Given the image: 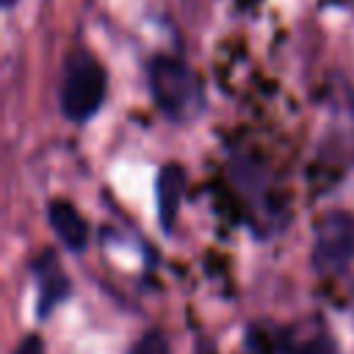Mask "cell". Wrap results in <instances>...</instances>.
<instances>
[{
	"label": "cell",
	"instance_id": "1",
	"mask_svg": "<svg viewBox=\"0 0 354 354\" xmlns=\"http://www.w3.org/2000/svg\"><path fill=\"white\" fill-rule=\"evenodd\" d=\"M149 91L155 105L171 122H188L202 108V88L194 69L177 55H155L149 61Z\"/></svg>",
	"mask_w": 354,
	"mask_h": 354
},
{
	"label": "cell",
	"instance_id": "7",
	"mask_svg": "<svg viewBox=\"0 0 354 354\" xmlns=\"http://www.w3.org/2000/svg\"><path fill=\"white\" fill-rule=\"evenodd\" d=\"M47 221L50 230L55 232V238L61 241V246H66L69 252H83L88 243V224L80 216V210L66 202V199H53L47 205Z\"/></svg>",
	"mask_w": 354,
	"mask_h": 354
},
{
	"label": "cell",
	"instance_id": "6",
	"mask_svg": "<svg viewBox=\"0 0 354 354\" xmlns=\"http://www.w3.org/2000/svg\"><path fill=\"white\" fill-rule=\"evenodd\" d=\"M183 194H185V169L180 163H163L155 180V205H158V224L166 235L174 230Z\"/></svg>",
	"mask_w": 354,
	"mask_h": 354
},
{
	"label": "cell",
	"instance_id": "3",
	"mask_svg": "<svg viewBox=\"0 0 354 354\" xmlns=\"http://www.w3.org/2000/svg\"><path fill=\"white\" fill-rule=\"evenodd\" d=\"M310 260L318 274H337L354 263V213L329 210L315 221Z\"/></svg>",
	"mask_w": 354,
	"mask_h": 354
},
{
	"label": "cell",
	"instance_id": "2",
	"mask_svg": "<svg viewBox=\"0 0 354 354\" xmlns=\"http://www.w3.org/2000/svg\"><path fill=\"white\" fill-rule=\"evenodd\" d=\"M105 94H108V75L102 64L86 50L72 53L64 61V77L58 91L61 113L69 122L83 124L102 108Z\"/></svg>",
	"mask_w": 354,
	"mask_h": 354
},
{
	"label": "cell",
	"instance_id": "4",
	"mask_svg": "<svg viewBox=\"0 0 354 354\" xmlns=\"http://www.w3.org/2000/svg\"><path fill=\"white\" fill-rule=\"evenodd\" d=\"M277 354H337V343L321 318H304L282 329Z\"/></svg>",
	"mask_w": 354,
	"mask_h": 354
},
{
	"label": "cell",
	"instance_id": "8",
	"mask_svg": "<svg viewBox=\"0 0 354 354\" xmlns=\"http://www.w3.org/2000/svg\"><path fill=\"white\" fill-rule=\"evenodd\" d=\"M130 354H169V340H166L163 332L152 329V332H147V335L130 348Z\"/></svg>",
	"mask_w": 354,
	"mask_h": 354
},
{
	"label": "cell",
	"instance_id": "5",
	"mask_svg": "<svg viewBox=\"0 0 354 354\" xmlns=\"http://www.w3.org/2000/svg\"><path fill=\"white\" fill-rule=\"evenodd\" d=\"M33 274H36V315L47 318L69 296V279L61 271L53 252L39 254V260L33 263Z\"/></svg>",
	"mask_w": 354,
	"mask_h": 354
},
{
	"label": "cell",
	"instance_id": "9",
	"mask_svg": "<svg viewBox=\"0 0 354 354\" xmlns=\"http://www.w3.org/2000/svg\"><path fill=\"white\" fill-rule=\"evenodd\" d=\"M17 354H41V346H39V337H25L22 343H19V348H17Z\"/></svg>",
	"mask_w": 354,
	"mask_h": 354
},
{
	"label": "cell",
	"instance_id": "10",
	"mask_svg": "<svg viewBox=\"0 0 354 354\" xmlns=\"http://www.w3.org/2000/svg\"><path fill=\"white\" fill-rule=\"evenodd\" d=\"M351 313H354V293H351Z\"/></svg>",
	"mask_w": 354,
	"mask_h": 354
}]
</instances>
